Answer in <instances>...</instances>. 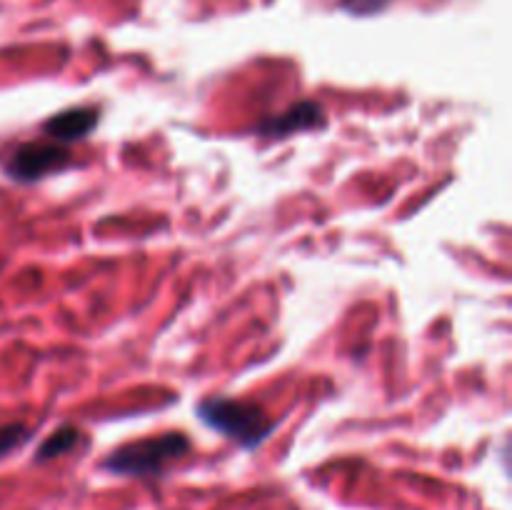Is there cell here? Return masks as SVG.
Returning <instances> with one entry per match:
<instances>
[{"mask_svg": "<svg viewBox=\"0 0 512 510\" xmlns=\"http://www.w3.org/2000/svg\"><path fill=\"white\" fill-rule=\"evenodd\" d=\"M198 418L208 428L218 430L225 438L238 443L240 448L255 450L273 435L275 420L268 418L258 403L250 400L223 398V395H210L198 403Z\"/></svg>", "mask_w": 512, "mask_h": 510, "instance_id": "obj_1", "label": "cell"}, {"mask_svg": "<svg viewBox=\"0 0 512 510\" xmlns=\"http://www.w3.org/2000/svg\"><path fill=\"white\" fill-rule=\"evenodd\" d=\"M70 160H73V155L60 143L30 140V143L18 145L13 150V155L5 163V173H8V178L18 180V183H35L45 175L63 170L65 165H70Z\"/></svg>", "mask_w": 512, "mask_h": 510, "instance_id": "obj_3", "label": "cell"}, {"mask_svg": "<svg viewBox=\"0 0 512 510\" xmlns=\"http://www.w3.org/2000/svg\"><path fill=\"white\" fill-rule=\"evenodd\" d=\"M80 443V430L73 428V425H63V428L55 430L50 438L43 440V445L35 453V463H45V460L60 458V455L70 453L75 445Z\"/></svg>", "mask_w": 512, "mask_h": 510, "instance_id": "obj_6", "label": "cell"}, {"mask_svg": "<svg viewBox=\"0 0 512 510\" xmlns=\"http://www.w3.org/2000/svg\"><path fill=\"white\" fill-rule=\"evenodd\" d=\"M323 125H325L323 105L315 103V100H303V103H295L293 108H288L285 113L265 120V123L258 128V133L268 135V138H285V135H293V133H300V130H310V128H323Z\"/></svg>", "mask_w": 512, "mask_h": 510, "instance_id": "obj_4", "label": "cell"}, {"mask_svg": "<svg viewBox=\"0 0 512 510\" xmlns=\"http://www.w3.org/2000/svg\"><path fill=\"white\" fill-rule=\"evenodd\" d=\"M28 438H30L28 425L23 423L0 425V458H5V455L13 453V450H18Z\"/></svg>", "mask_w": 512, "mask_h": 510, "instance_id": "obj_7", "label": "cell"}, {"mask_svg": "<svg viewBox=\"0 0 512 510\" xmlns=\"http://www.w3.org/2000/svg\"><path fill=\"white\" fill-rule=\"evenodd\" d=\"M98 120V110L88 108V105H80V108H68L63 113L53 115L50 120H45L43 133L53 143H73V140H83L85 135L93 133Z\"/></svg>", "mask_w": 512, "mask_h": 510, "instance_id": "obj_5", "label": "cell"}, {"mask_svg": "<svg viewBox=\"0 0 512 510\" xmlns=\"http://www.w3.org/2000/svg\"><path fill=\"white\" fill-rule=\"evenodd\" d=\"M390 0H343V8L353 15H373L388 5Z\"/></svg>", "mask_w": 512, "mask_h": 510, "instance_id": "obj_8", "label": "cell"}, {"mask_svg": "<svg viewBox=\"0 0 512 510\" xmlns=\"http://www.w3.org/2000/svg\"><path fill=\"white\" fill-rule=\"evenodd\" d=\"M190 453V440L183 433H163L133 440L103 458V470L120 478H160L175 460Z\"/></svg>", "mask_w": 512, "mask_h": 510, "instance_id": "obj_2", "label": "cell"}]
</instances>
